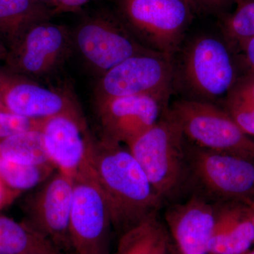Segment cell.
<instances>
[{
    "label": "cell",
    "mask_w": 254,
    "mask_h": 254,
    "mask_svg": "<svg viewBox=\"0 0 254 254\" xmlns=\"http://www.w3.org/2000/svg\"><path fill=\"white\" fill-rule=\"evenodd\" d=\"M88 162L108 202L115 229L123 232L157 213L163 200L128 148L94 140Z\"/></svg>",
    "instance_id": "6da1fadb"
},
{
    "label": "cell",
    "mask_w": 254,
    "mask_h": 254,
    "mask_svg": "<svg viewBox=\"0 0 254 254\" xmlns=\"http://www.w3.org/2000/svg\"><path fill=\"white\" fill-rule=\"evenodd\" d=\"M233 47L224 35L193 37L179 50L177 62L174 60L173 86L188 99L223 103L242 73Z\"/></svg>",
    "instance_id": "7a4b0ae2"
},
{
    "label": "cell",
    "mask_w": 254,
    "mask_h": 254,
    "mask_svg": "<svg viewBox=\"0 0 254 254\" xmlns=\"http://www.w3.org/2000/svg\"><path fill=\"white\" fill-rule=\"evenodd\" d=\"M127 145L163 201L178 193L187 180V139L168 107L153 126Z\"/></svg>",
    "instance_id": "3957f363"
},
{
    "label": "cell",
    "mask_w": 254,
    "mask_h": 254,
    "mask_svg": "<svg viewBox=\"0 0 254 254\" xmlns=\"http://www.w3.org/2000/svg\"><path fill=\"white\" fill-rule=\"evenodd\" d=\"M118 17L149 49L174 57L196 10L190 0H116Z\"/></svg>",
    "instance_id": "277c9868"
},
{
    "label": "cell",
    "mask_w": 254,
    "mask_h": 254,
    "mask_svg": "<svg viewBox=\"0 0 254 254\" xmlns=\"http://www.w3.org/2000/svg\"><path fill=\"white\" fill-rule=\"evenodd\" d=\"M169 110L192 144L254 160V140L218 105L183 98L174 102Z\"/></svg>",
    "instance_id": "5b68a950"
},
{
    "label": "cell",
    "mask_w": 254,
    "mask_h": 254,
    "mask_svg": "<svg viewBox=\"0 0 254 254\" xmlns=\"http://www.w3.org/2000/svg\"><path fill=\"white\" fill-rule=\"evenodd\" d=\"M187 179L205 195L223 202L254 200L253 160L199 148L187 141Z\"/></svg>",
    "instance_id": "8992f818"
},
{
    "label": "cell",
    "mask_w": 254,
    "mask_h": 254,
    "mask_svg": "<svg viewBox=\"0 0 254 254\" xmlns=\"http://www.w3.org/2000/svg\"><path fill=\"white\" fill-rule=\"evenodd\" d=\"M69 233L73 254H109V206L89 163L73 178Z\"/></svg>",
    "instance_id": "52a82bcc"
},
{
    "label": "cell",
    "mask_w": 254,
    "mask_h": 254,
    "mask_svg": "<svg viewBox=\"0 0 254 254\" xmlns=\"http://www.w3.org/2000/svg\"><path fill=\"white\" fill-rule=\"evenodd\" d=\"M71 35L82 59L100 76L131 57L154 51L138 41L118 16L105 11L85 18Z\"/></svg>",
    "instance_id": "ba28073f"
},
{
    "label": "cell",
    "mask_w": 254,
    "mask_h": 254,
    "mask_svg": "<svg viewBox=\"0 0 254 254\" xmlns=\"http://www.w3.org/2000/svg\"><path fill=\"white\" fill-rule=\"evenodd\" d=\"M96 99L150 95L168 100L174 79V58L158 52L134 55L100 76Z\"/></svg>",
    "instance_id": "9c48e42d"
},
{
    "label": "cell",
    "mask_w": 254,
    "mask_h": 254,
    "mask_svg": "<svg viewBox=\"0 0 254 254\" xmlns=\"http://www.w3.org/2000/svg\"><path fill=\"white\" fill-rule=\"evenodd\" d=\"M72 35L63 25L44 21L33 26L8 50L4 67L37 80L53 74L67 58Z\"/></svg>",
    "instance_id": "30bf717a"
},
{
    "label": "cell",
    "mask_w": 254,
    "mask_h": 254,
    "mask_svg": "<svg viewBox=\"0 0 254 254\" xmlns=\"http://www.w3.org/2000/svg\"><path fill=\"white\" fill-rule=\"evenodd\" d=\"M73 182L56 170L28 201L26 222L64 254L72 252L69 223Z\"/></svg>",
    "instance_id": "8fae6325"
},
{
    "label": "cell",
    "mask_w": 254,
    "mask_h": 254,
    "mask_svg": "<svg viewBox=\"0 0 254 254\" xmlns=\"http://www.w3.org/2000/svg\"><path fill=\"white\" fill-rule=\"evenodd\" d=\"M167 102L150 95L96 99L101 139L128 144L160 120Z\"/></svg>",
    "instance_id": "7c38bea8"
},
{
    "label": "cell",
    "mask_w": 254,
    "mask_h": 254,
    "mask_svg": "<svg viewBox=\"0 0 254 254\" xmlns=\"http://www.w3.org/2000/svg\"><path fill=\"white\" fill-rule=\"evenodd\" d=\"M0 101L7 111L38 120L81 111L67 92L44 86L4 66H0Z\"/></svg>",
    "instance_id": "4fadbf2b"
},
{
    "label": "cell",
    "mask_w": 254,
    "mask_h": 254,
    "mask_svg": "<svg viewBox=\"0 0 254 254\" xmlns=\"http://www.w3.org/2000/svg\"><path fill=\"white\" fill-rule=\"evenodd\" d=\"M50 163L74 178L88 163L93 139L81 111L60 114L43 120L41 130Z\"/></svg>",
    "instance_id": "5bb4252c"
},
{
    "label": "cell",
    "mask_w": 254,
    "mask_h": 254,
    "mask_svg": "<svg viewBox=\"0 0 254 254\" xmlns=\"http://www.w3.org/2000/svg\"><path fill=\"white\" fill-rule=\"evenodd\" d=\"M215 220V205L200 195L172 205L165 221L181 254H209Z\"/></svg>",
    "instance_id": "9a60e30c"
},
{
    "label": "cell",
    "mask_w": 254,
    "mask_h": 254,
    "mask_svg": "<svg viewBox=\"0 0 254 254\" xmlns=\"http://www.w3.org/2000/svg\"><path fill=\"white\" fill-rule=\"evenodd\" d=\"M215 205L209 254H242L254 244V226L246 202Z\"/></svg>",
    "instance_id": "2e32d148"
},
{
    "label": "cell",
    "mask_w": 254,
    "mask_h": 254,
    "mask_svg": "<svg viewBox=\"0 0 254 254\" xmlns=\"http://www.w3.org/2000/svg\"><path fill=\"white\" fill-rule=\"evenodd\" d=\"M54 15L53 8L38 0H0V39L9 50L30 28Z\"/></svg>",
    "instance_id": "e0dca14e"
},
{
    "label": "cell",
    "mask_w": 254,
    "mask_h": 254,
    "mask_svg": "<svg viewBox=\"0 0 254 254\" xmlns=\"http://www.w3.org/2000/svg\"><path fill=\"white\" fill-rule=\"evenodd\" d=\"M169 235L157 213L122 232L113 254H168Z\"/></svg>",
    "instance_id": "ac0fdd59"
},
{
    "label": "cell",
    "mask_w": 254,
    "mask_h": 254,
    "mask_svg": "<svg viewBox=\"0 0 254 254\" xmlns=\"http://www.w3.org/2000/svg\"><path fill=\"white\" fill-rule=\"evenodd\" d=\"M60 252L27 222H18L0 215V254H57Z\"/></svg>",
    "instance_id": "d6986e66"
},
{
    "label": "cell",
    "mask_w": 254,
    "mask_h": 254,
    "mask_svg": "<svg viewBox=\"0 0 254 254\" xmlns=\"http://www.w3.org/2000/svg\"><path fill=\"white\" fill-rule=\"evenodd\" d=\"M0 157L21 165L52 164L41 131L24 132L0 138Z\"/></svg>",
    "instance_id": "ffe728a7"
},
{
    "label": "cell",
    "mask_w": 254,
    "mask_h": 254,
    "mask_svg": "<svg viewBox=\"0 0 254 254\" xmlns=\"http://www.w3.org/2000/svg\"><path fill=\"white\" fill-rule=\"evenodd\" d=\"M55 170L53 164L21 165L0 157V179L7 186L21 192L43 184Z\"/></svg>",
    "instance_id": "44dd1931"
},
{
    "label": "cell",
    "mask_w": 254,
    "mask_h": 254,
    "mask_svg": "<svg viewBox=\"0 0 254 254\" xmlns=\"http://www.w3.org/2000/svg\"><path fill=\"white\" fill-rule=\"evenodd\" d=\"M236 8L222 22L223 35L235 46L254 37V0H235Z\"/></svg>",
    "instance_id": "7402d4cb"
},
{
    "label": "cell",
    "mask_w": 254,
    "mask_h": 254,
    "mask_svg": "<svg viewBox=\"0 0 254 254\" xmlns=\"http://www.w3.org/2000/svg\"><path fill=\"white\" fill-rule=\"evenodd\" d=\"M42 122L43 120L28 118L7 110H0V138L24 132L40 131Z\"/></svg>",
    "instance_id": "603a6c76"
},
{
    "label": "cell",
    "mask_w": 254,
    "mask_h": 254,
    "mask_svg": "<svg viewBox=\"0 0 254 254\" xmlns=\"http://www.w3.org/2000/svg\"><path fill=\"white\" fill-rule=\"evenodd\" d=\"M230 92L254 108V73L250 68L242 73Z\"/></svg>",
    "instance_id": "cb8c5ba5"
},
{
    "label": "cell",
    "mask_w": 254,
    "mask_h": 254,
    "mask_svg": "<svg viewBox=\"0 0 254 254\" xmlns=\"http://www.w3.org/2000/svg\"><path fill=\"white\" fill-rule=\"evenodd\" d=\"M195 9L214 15H225L235 0H190Z\"/></svg>",
    "instance_id": "d4e9b609"
},
{
    "label": "cell",
    "mask_w": 254,
    "mask_h": 254,
    "mask_svg": "<svg viewBox=\"0 0 254 254\" xmlns=\"http://www.w3.org/2000/svg\"><path fill=\"white\" fill-rule=\"evenodd\" d=\"M91 0H55L53 9L55 14L63 12H73L83 7Z\"/></svg>",
    "instance_id": "484cf974"
},
{
    "label": "cell",
    "mask_w": 254,
    "mask_h": 254,
    "mask_svg": "<svg viewBox=\"0 0 254 254\" xmlns=\"http://www.w3.org/2000/svg\"><path fill=\"white\" fill-rule=\"evenodd\" d=\"M22 192L15 190L6 185L0 179V210L14 203Z\"/></svg>",
    "instance_id": "4316f807"
},
{
    "label": "cell",
    "mask_w": 254,
    "mask_h": 254,
    "mask_svg": "<svg viewBox=\"0 0 254 254\" xmlns=\"http://www.w3.org/2000/svg\"><path fill=\"white\" fill-rule=\"evenodd\" d=\"M243 53L244 60L249 68L254 73V37L237 44Z\"/></svg>",
    "instance_id": "83f0119b"
},
{
    "label": "cell",
    "mask_w": 254,
    "mask_h": 254,
    "mask_svg": "<svg viewBox=\"0 0 254 254\" xmlns=\"http://www.w3.org/2000/svg\"><path fill=\"white\" fill-rule=\"evenodd\" d=\"M8 54V49L4 43L0 39V62H4Z\"/></svg>",
    "instance_id": "f1b7e54d"
},
{
    "label": "cell",
    "mask_w": 254,
    "mask_h": 254,
    "mask_svg": "<svg viewBox=\"0 0 254 254\" xmlns=\"http://www.w3.org/2000/svg\"><path fill=\"white\" fill-rule=\"evenodd\" d=\"M247 208H248L249 213H250L251 218H252V222H253L254 226V200H248L246 201Z\"/></svg>",
    "instance_id": "f546056e"
},
{
    "label": "cell",
    "mask_w": 254,
    "mask_h": 254,
    "mask_svg": "<svg viewBox=\"0 0 254 254\" xmlns=\"http://www.w3.org/2000/svg\"><path fill=\"white\" fill-rule=\"evenodd\" d=\"M38 1H41V2L45 3L46 4L51 5V7L53 8L55 0H38Z\"/></svg>",
    "instance_id": "4dcf8cb0"
},
{
    "label": "cell",
    "mask_w": 254,
    "mask_h": 254,
    "mask_svg": "<svg viewBox=\"0 0 254 254\" xmlns=\"http://www.w3.org/2000/svg\"><path fill=\"white\" fill-rule=\"evenodd\" d=\"M242 254H254V250H249L247 252H246L245 253Z\"/></svg>",
    "instance_id": "1f68e13d"
},
{
    "label": "cell",
    "mask_w": 254,
    "mask_h": 254,
    "mask_svg": "<svg viewBox=\"0 0 254 254\" xmlns=\"http://www.w3.org/2000/svg\"><path fill=\"white\" fill-rule=\"evenodd\" d=\"M0 110H6L4 109V106L1 104V101H0Z\"/></svg>",
    "instance_id": "d6a6232c"
},
{
    "label": "cell",
    "mask_w": 254,
    "mask_h": 254,
    "mask_svg": "<svg viewBox=\"0 0 254 254\" xmlns=\"http://www.w3.org/2000/svg\"><path fill=\"white\" fill-rule=\"evenodd\" d=\"M57 254H64V253H63V252H60V253H58Z\"/></svg>",
    "instance_id": "836d02e7"
}]
</instances>
